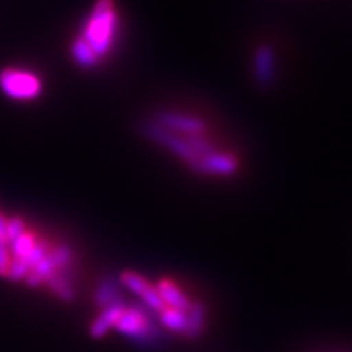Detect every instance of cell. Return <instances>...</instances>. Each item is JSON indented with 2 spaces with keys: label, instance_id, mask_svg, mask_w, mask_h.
<instances>
[{
  "label": "cell",
  "instance_id": "30bf717a",
  "mask_svg": "<svg viewBox=\"0 0 352 352\" xmlns=\"http://www.w3.org/2000/svg\"><path fill=\"white\" fill-rule=\"evenodd\" d=\"M158 320H160L162 327H165L171 333L183 334L184 328H186V311L175 310V308H165L158 314Z\"/></svg>",
  "mask_w": 352,
  "mask_h": 352
},
{
  "label": "cell",
  "instance_id": "6da1fadb",
  "mask_svg": "<svg viewBox=\"0 0 352 352\" xmlns=\"http://www.w3.org/2000/svg\"><path fill=\"white\" fill-rule=\"evenodd\" d=\"M142 129L148 139L182 158L197 175L228 178L240 168L239 157L227 148L219 147L210 139L208 121L195 114L165 109L145 122Z\"/></svg>",
  "mask_w": 352,
  "mask_h": 352
},
{
  "label": "cell",
  "instance_id": "ba28073f",
  "mask_svg": "<svg viewBox=\"0 0 352 352\" xmlns=\"http://www.w3.org/2000/svg\"><path fill=\"white\" fill-rule=\"evenodd\" d=\"M206 318H208V310L204 303L192 302L186 311V328L183 336L188 340H197L206 329Z\"/></svg>",
  "mask_w": 352,
  "mask_h": 352
},
{
  "label": "cell",
  "instance_id": "8992f818",
  "mask_svg": "<svg viewBox=\"0 0 352 352\" xmlns=\"http://www.w3.org/2000/svg\"><path fill=\"white\" fill-rule=\"evenodd\" d=\"M126 307L127 302L122 297L120 300L111 303V305L101 308V314L96 316L90 327V336L95 338V340H101L104 334H108L109 329L114 328V324H116L118 318H120Z\"/></svg>",
  "mask_w": 352,
  "mask_h": 352
},
{
  "label": "cell",
  "instance_id": "5b68a950",
  "mask_svg": "<svg viewBox=\"0 0 352 352\" xmlns=\"http://www.w3.org/2000/svg\"><path fill=\"white\" fill-rule=\"evenodd\" d=\"M276 52L270 44H261L254 52L253 74L254 80L261 88H271L276 80Z\"/></svg>",
  "mask_w": 352,
  "mask_h": 352
},
{
  "label": "cell",
  "instance_id": "277c9868",
  "mask_svg": "<svg viewBox=\"0 0 352 352\" xmlns=\"http://www.w3.org/2000/svg\"><path fill=\"white\" fill-rule=\"evenodd\" d=\"M0 90L16 101H33L43 91L41 77L28 69L6 67L0 70Z\"/></svg>",
  "mask_w": 352,
  "mask_h": 352
},
{
  "label": "cell",
  "instance_id": "3957f363",
  "mask_svg": "<svg viewBox=\"0 0 352 352\" xmlns=\"http://www.w3.org/2000/svg\"><path fill=\"white\" fill-rule=\"evenodd\" d=\"M114 329L142 349H155L165 341L164 331L157 327V314L144 303L127 305L114 324Z\"/></svg>",
  "mask_w": 352,
  "mask_h": 352
},
{
  "label": "cell",
  "instance_id": "8fae6325",
  "mask_svg": "<svg viewBox=\"0 0 352 352\" xmlns=\"http://www.w3.org/2000/svg\"><path fill=\"white\" fill-rule=\"evenodd\" d=\"M120 283L122 287H126L127 290H131L134 296H138L139 298L144 296L145 292H147V289L151 287V283H148L147 279H145L144 276H140L139 272L135 271H124L122 274L120 276Z\"/></svg>",
  "mask_w": 352,
  "mask_h": 352
},
{
  "label": "cell",
  "instance_id": "7a4b0ae2",
  "mask_svg": "<svg viewBox=\"0 0 352 352\" xmlns=\"http://www.w3.org/2000/svg\"><path fill=\"white\" fill-rule=\"evenodd\" d=\"M121 19L114 0H96L82 32L70 46V56L80 69L98 67L118 46Z\"/></svg>",
  "mask_w": 352,
  "mask_h": 352
},
{
  "label": "cell",
  "instance_id": "52a82bcc",
  "mask_svg": "<svg viewBox=\"0 0 352 352\" xmlns=\"http://www.w3.org/2000/svg\"><path fill=\"white\" fill-rule=\"evenodd\" d=\"M158 294H160L162 300H164L166 308H175V310L188 311V308L191 307V298L183 292L182 289L176 285L173 280L170 279H162L158 280L155 285Z\"/></svg>",
  "mask_w": 352,
  "mask_h": 352
},
{
  "label": "cell",
  "instance_id": "9c48e42d",
  "mask_svg": "<svg viewBox=\"0 0 352 352\" xmlns=\"http://www.w3.org/2000/svg\"><path fill=\"white\" fill-rule=\"evenodd\" d=\"M121 287L122 285L120 283V277H114V276L104 277V279L98 284V287H96L94 294L95 305H98L100 308H104L111 305V303H114L116 300H120V298H122Z\"/></svg>",
  "mask_w": 352,
  "mask_h": 352
}]
</instances>
